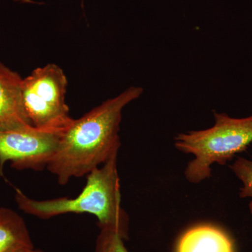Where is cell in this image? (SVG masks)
Here are the masks:
<instances>
[{
  "mask_svg": "<svg viewBox=\"0 0 252 252\" xmlns=\"http://www.w3.org/2000/svg\"><path fill=\"white\" fill-rule=\"evenodd\" d=\"M142 93V88L130 86L83 117L73 119L63 132L57 150L46 168L56 176L60 185L87 175L119 152L123 109Z\"/></svg>",
  "mask_w": 252,
  "mask_h": 252,
  "instance_id": "obj_1",
  "label": "cell"
},
{
  "mask_svg": "<svg viewBox=\"0 0 252 252\" xmlns=\"http://www.w3.org/2000/svg\"><path fill=\"white\" fill-rule=\"evenodd\" d=\"M118 153L113 154L102 166L86 175L85 187L74 198L34 200L16 188L14 198L18 208L41 220H49L65 214H89L97 219L99 230H112L127 241L130 220L121 205Z\"/></svg>",
  "mask_w": 252,
  "mask_h": 252,
  "instance_id": "obj_2",
  "label": "cell"
},
{
  "mask_svg": "<svg viewBox=\"0 0 252 252\" xmlns=\"http://www.w3.org/2000/svg\"><path fill=\"white\" fill-rule=\"evenodd\" d=\"M214 117L215 124L212 127L175 137L176 148L195 157L185 170L186 178L191 183L208 179L212 175V164L225 165L252 143V115L233 118L215 112Z\"/></svg>",
  "mask_w": 252,
  "mask_h": 252,
  "instance_id": "obj_3",
  "label": "cell"
},
{
  "mask_svg": "<svg viewBox=\"0 0 252 252\" xmlns=\"http://www.w3.org/2000/svg\"><path fill=\"white\" fill-rule=\"evenodd\" d=\"M67 79L56 64L38 67L23 79V102L31 125L63 133L73 119L65 102Z\"/></svg>",
  "mask_w": 252,
  "mask_h": 252,
  "instance_id": "obj_4",
  "label": "cell"
},
{
  "mask_svg": "<svg viewBox=\"0 0 252 252\" xmlns=\"http://www.w3.org/2000/svg\"><path fill=\"white\" fill-rule=\"evenodd\" d=\"M62 134L39 130L32 126L0 130V175L7 162L18 170L41 171L47 168Z\"/></svg>",
  "mask_w": 252,
  "mask_h": 252,
  "instance_id": "obj_5",
  "label": "cell"
},
{
  "mask_svg": "<svg viewBox=\"0 0 252 252\" xmlns=\"http://www.w3.org/2000/svg\"><path fill=\"white\" fill-rule=\"evenodd\" d=\"M22 85L21 76L0 61V130L32 126L23 106Z\"/></svg>",
  "mask_w": 252,
  "mask_h": 252,
  "instance_id": "obj_6",
  "label": "cell"
},
{
  "mask_svg": "<svg viewBox=\"0 0 252 252\" xmlns=\"http://www.w3.org/2000/svg\"><path fill=\"white\" fill-rule=\"evenodd\" d=\"M176 252H235L229 235L212 225H200L181 237Z\"/></svg>",
  "mask_w": 252,
  "mask_h": 252,
  "instance_id": "obj_7",
  "label": "cell"
},
{
  "mask_svg": "<svg viewBox=\"0 0 252 252\" xmlns=\"http://www.w3.org/2000/svg\"><path fill=\"white\" fill-rule=\"evenodd\" d=\"M26 222L17 212L0 207V252H34Z\"/></svg>",
  "mask_w": 252,
  "mask_h": 252,
  "instance_id": "obj_8",
  "label": "cell"
},
{
  "mask_svg": "<svg viewBox=\"0 0 252 252\" xmlns=\"http://www.w3.org/2000/svg\"><path fill=\"white\" fill-rule=\"evenodd\" d=\"M230 167L243 183V187L240 189V196L243 198L252 199L249 207L252 215V160L238 158Z\"/></svg>",
  "mask_w": 252,
  "mask_h": 252,
  "instance_id": "obj_9",
  "label": "cell"
},
{
  "mask_svg": "<svg viewBox=\"0 0 252 252\" xmlns=\"http://www.w3.org/2000/svg\"><path fill=\"white\" fill-rule=\"evenodd\" d=\"M94 252H129L125 240L112 230H99L96 239Z\"/></svg>",
  "mask_w": 252,
  "mask_h": 252,
  "instance_id": "obj_10",
  "label": "cell"
},
{
  "mask_svg": "<svg viewBox=\"0 0 252 252\" xmlns=\"http://www.w3.org/2000/svg\"><path fill=\"white\" fill-rule=\"evenodd\" d=\"M34 252H45L42 251V250H35V251H34Z\"/></svg>",
  "mask_w": 252,
  "mask_h": 252,
  "instance_id": "obj_11",
  "label": "cell"
},
{
  "mask_svg": "<svg viewBox=\"0 0 252 252\" xmlns=\"http://www.w3.org/2000/svg\"><path fill=\"white\" fill-rule=\"evenodd\" d=\"M26 1H29V0H26Z\"/></svg>",
  "mask_w": 252,
  "mask_h": 252,
  "instance_id": "obj_12",
  "label": "cell"
}]
</instances>
